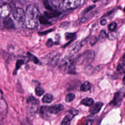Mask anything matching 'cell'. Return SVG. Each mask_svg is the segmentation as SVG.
<instances>
[{"instance_id": "13", "label": "cell", "mask_w": 125, "mask_h": 125, "mask_svg": "<svg viewBox=\"0 0 125 125\" xmlns=\"http://www.w3.org/2000/svg\"><path fill=\"white\" fill-rule=\"evenodd\" d=\"M82 46L81 42H76L71 45L68 49V52L70 55H73L78 52Z\"/></svg>"}, {"instance_id": "29", "label": "cell", "mask_w": 125, "mask_h": 125, "mask_svg": "<svg viewBox=\"0 0 125 125\" xmlns=\"http://www.w3.org/2000/svg\"><path fill=\"white\" fill-rule=\"evenodd\" d=\"M117 27V23L115 22H113L110 23L108 25V28L110 31H114Z\"/></svg>"}, {"instance_id": "42", "label": "cell", "mask_w": 125, "mask_h": 125, "mask_svg": "<svg viewBox=\"0 0 125 125\" xmlns=\"http://www.w3.org/2000/svg\"><path fill=\"white\" fill-rule=\"evenodd\" d=\"M124 11L125 12V7L124 8Z\"/></svg>"}, {"instance_id": "28", "label": "cell", "mask_w": 125, "mask_h": 125, "mask_svg": "<svg viewBox=\"0 0 125 125\" xmlns=\"http://www.w3.org/2000/svg\"><path fill=\"white\" fill-rule=\"evenodd\" d=\"M107 33L104 30H102L99 34V37H98V39L99 40H103L104 39H105L107 37Z\"/></svg>"}, {"instance_id": "8", "label": "cell", "mask_w": 125, "mask_h": 125, "mask_svg": "<svg viewBox=\"0 0 125 125\" xmlns=\"http://www.w3.org/2000/svg\"><path fill=\"white\" fill-rule=\"evenodd\" d=\"M11 8L7 4H5L0 6V17L1 18H6L10 14Z\"/></svg>"}, {"instance_id": "25", "label": "cell", "mask_w": 125, "mask_h": 125, "mask_svg": "<svg viewBox=\"0 0 125 125\" xmlns=\"http://www.w3.org/2000/svg\"><path fill=\"white\" fill-rule=\"evenodd\" d=\"M35 92L37 96H41L43 95V94L44 93V91L42 87H40V86H37L35 87Z\"/></svg>"}, {"instance_id": "30", "label": "cell", "mask_w": 125, "mask_h": 125, "mask_svg": "<svg viewBox=\"0 0 125 125\" xmlns=\"http://www.w3.org/2000/svg\"><path fill=\"white\" fill-rule=\"evenodd\" d=\"M43 3H44V5L45 8H46L47 9H48V10H50V11H52V10H53L52 7L49 4V2H48L47 0H44Z\"/></svg>"}, {"instance_id": "26", "label": "cell", "mask_w": 125, "mask_h": 125, "mask_svg": "<svg viewBox=\"0 0 125 125\" xmlns=\"http://www.w3.org/2000/svg\"><path fill=\"white\" fill-rule=\"evenodd\" d=\"M75 36H76V33L66 32L65 34V38L66 40L74 39Z\"/></svg>"}, {"instance_id": "15", "label": "cell", "mask_w": 125, "mask_h": 125, "mask_svg": "<svg viewBox=\"0 0 125 125\" xmlns=\"http://www.w3.org/2000/svg\"><path fill=\"white\" fill-rule=\"evenodd\" d=\"M91 84L88 81H85L81 86L80 90L83 92L89 91L91 88Z\"/></svg>"}, {"instance_id": "2", "label": "cell", "mask_w": 125, "mask_h": 125, "mask_svg": "<svg viewBox=\"0 0 125 125\" xmlns=\"http://www.w3.org/2000/svg\"><path fill=\"white\" fill-rule=\"evenodd\" d=\"M75 65L74 59L71 56H68L61 61L59 69L63 73L72 74L75 73Z\"/></svg>"}, {"instance_id": "34", "label": "cell", "mask_w": 125, "mask_h": 125, "mask_svg": "<svg viewBox=\"0 0 125 125\" xmlns=\"http://www.w3.org/2000/svg\"><path fill=\"white\" fill-rule=\"evenodd\" d=\"M95 7V5H91L88 7H87L85 9H84V10L83 11V13L85 14L86 13H87L88 12L90 11L91 10H92L93 8H94Z\"/></svg>"}, {"instance_id": "38", "label": "cell", "mask_w": 125, "mask_h": 125, "mask_svg": "<svg viewBox=\"0 0 125 125\" xmlns=\"http://www.w3.org/2000/svg\"><path fill=\"white\" fill-rule=\"evenodd\" d=\"M100 24L102 25H104L106 24V21L105 19H103L100 21Z\"/></svg>"}, {"instance_id": "17", "label": "cell", "mask_w": 125, "mask_h": 125, "mask_svg": "<svg viewBox=\"0 0 125 125\" xmlns=\"http://www.w3.org/2000/svg\"><path fill=\"white\" fill-rule=\"evenodd\" d=\"M53 96L52 94L47 93L43 96L42 101L43 103L49 104L52 102V101L53 100Z\"/></svg>"}, {"instance_id": "3", "label": "cell", "mask_w": 125, "mask_h": 125, "mask_svg": "<svg viewBox=\"0 0 125 125\" xmlns=\"http://www.w3.org/2000/svg\"><path fill=\"white\" fill-rule=\"evenodd\" d=\"M95 56V52L93 50H86L83 53L78 55L74 59L75 64L78 65L82 64L84 61H85L87 63H89L94 60Z\"/></svg>"}, {"instance_id": "22", "label": "cell", "mask_w": 125, "mask_h": 125, "mask_svg": "<svg viewBox=\"0 0 125 125\" xmlns=\"http://www.w3.org/2000/svg\"><path fill=\"white\" fill-rule=\"evenodd\" d=\"M117 71L120 74L125 73V64L124 63H120L117 66Z\"/></svg>"}, {"instance_id": "35", "label": "cell", "mask_w": 125, "mask_h": 125, "mask_svg": "<svg viewBox=\"0 0 125 125\" xmlns=\"http://www.w3.org/2000/svg\"><path fill=\"white\" fill-rule=\"evenodd\" d=\"M52 30H53V29H49V30L45 31H44V32H40V33H39V34H41V35H45V34H47V33H49V32H51Z\"/></svg>"}, {"instance_id": "5", "label": "cell", "mask_w": 125, "mask_h": 125, "mask_svg": "<svg viewBox=\"0 0 125 125\" xmlns=\"http://www.w3.org/2000/svg\"><path fill=\"white\" fill-rule=\"evenodd\" d=\"M125 92L123 90L115 92L114 94L113 100L109 103L110 105L112 106H120L123 100Z\"/></svg>"}, {"instance_id": "16", "label": "cell", "mask_w": 125, "mask_h": 125, "mask_svg": "<svg viewBox=\"0 0 125 125\" xmlns=\"http://www.w3.org/2000/svg\"><path fill=\"white\" fill-rule=\"evenodd\" d=\"M74 116L71 114V113L68 112V114H67L63 119L62 120V122H61V125H68L70 124V121L71 119L74 117Z\"/></svg>"}, {"instance_id": "10", "label": "cell", "mask_w": 125, "mask_h": 125, "mask_svg": "<svg viewBox=\"0 0 125 125\" xmlns=\"http://www.w3.org/2000/svg\"><path fill=\"white\" fill-rule=\"evenodd\" d=\"M63 106L62 104H57L48 107V112L51 114H56L62 111L63 109Z\"/></svg>"}, {"instance_id": "36", "label": "cell", "mask_w": 125, "mask_h": 125, "mask_svg": "<svg viewBox=\"0 0 125 125\" xmlns=\"http://www.w3.org/2000/svg\"><path fill=\"white\" fill-rule=\"evenodd\" d=\"M68 23H69L67 22H63L61 24V27H62V28H66L65 27H67L68 26Z\"/></svg>"}, {"instance_id": "23", "label": "cell", "mask_w": 125, "mask_h": 125, "mask_svg": "<svg viewBox=\"0 0 125 125\" xmlns=\"http://www.w3.org/2000/svg\"><path fill=\"white\" fill-rule=\"evenodd\" d=\"M85 71L87 75H91L93 73L94 69L93 66L90 63H87V65L85 67Z\"/></svg>"}, {"instance_id": "39", "label": "cell", "mask_w": 125, "mask_h": 125, "mask_svg": "<svg viewBox=\"0 0 125 125\" xmlns=\"http://www.w3.org/2000/svg\"><path fill=\"white\" fill-rule=\"evenodd\" d=\"M122 61H123V62H125V53L123 55V57H122Z\"/></svg>"}, {"instance_id": "4", "label": "cell", "mask_w": 125, "mask_h": 125, "mask_svg": "<svg viewBox=\"0 0 125 125\" xmlns=\"http://www.w3.org/2000/svg\"><path fill=\"white\" fill-rule=\"evenodd\" d=\"M28 104V109L30 113H33L37 111L38 106L39 104V101L33 96H30L26 100Z\"/></svg>"}, {"instance_id": "20", "label": "cell", "mask_w": 125, "mask_h": 125, "mask_svg": "<svg viewBox=\"0 0 125 125\" xmlns=\"http://www.w3.org/2000/svg\"><path fill=\"white\" fill-rule=\"evenodd\" d=\"M27 55L28 58H29V59L33 63H35V64H38L39 63V59L33 54H32V53L28 52L27 53Z\"/></svg>"}, {"instance_id": "18", "label": "cell", "mask_w": 125, "mask_h": 125, "mask_svg": "<svg viewBox=\"0 0 125 125\" xmlns=\"http://www.w3.org/2000/svg\"><path fill=\"white\" fill-rule=\"evenodd\" d=\"M94 104V100L91 98H85L81 102V104L85 106H91Z\"/></svg>"}, {"instance_id": "14", "label": "cell", "mask_w": 125, "mask_h": 125, "mask_svg": "<svg viewBox=\"0 0 125 125\" xmlns=\"http://www.w3.org/2000/svg\"><path fill=\"white\" fill-rule=\"evenodd\" d=\"M61 14L60 12L56 11H46L44 12V17L48 19H51L57 17Z\"/></svg>"}, {"instance_id": "32", "label": "cell", "mask_w": 125, "mask_h": 125, "mask_svg": "<svg viewBox=\"0 0 125 125\" xmlns=\"http://www.w3.org/2000/svg\"><path fill=\"white\" fill-rule=\"evenodd\" d=\"M53 44H54L52 40L51 39H49L47 41V42H46V45L48 47H52V46L53 45Z\"/></svg>"}, {"instance_id": "11", "label": "cell", "mask_w": 125, "mask_h": 125, "mask_svg": "<svg viewBox=\"0 0 125 125\" xmlns=\"http://www.w3.org/2000/svg\"><path fill=\"white\" fill-rule=\"evenodd\" d=\"M103 105V103L101 102H98L96 103L94 105L92 104L91 105L89 108V111L91 114H96L101 110Z\"/></svg>"}, {"instance_id": "12", "label": "cell", "mask_w": 125, "mask_h": 125, "mask_svg": "<svg viewBox=\"0 0 125 125\" xmlns=\"http://www.w3.org/2000/svg\"><path fill=\"white\" fill-rule=\"evenodd\" d=\"M3 24L4 27L8 29H14L15 27V25L13 20L8 17L4 18V20L3 21Z\"/></svg>"}, {"instance_id": "6", "label": "cell", "mask_w": 125, "mask_h": 125, "mask_svg": "<svg viewBox=\"0 0 125 125\" xmlns=\"http://www.w3.org/2000/svg\"><path fill=\"white\" fill-rule=\"evenodd\" d=\"M81 0H62V8L65 9H73L81 4Z\"/></svg>"}, {"instance_id": "31", "label": "cell", "mask_w": 125, "mask_h": 125, "mask_svg": "<svg viewBox=\"0 0 125 125\" xmlns=\"http://www.w3.org/2000/svg\"><path fill=\"white\" fill-rule=\"evenodd\" d=\"M97 40H98V39L96 37V36H93V37H92V38H91V39H90V45L91 46L94 45L96 43V42H97Z\"/></svg>"}, {"instance_id": "21", "label": "cell", "mask_w": 125, "mask_h": 125, "mask_svg": "<svg viewBox=\"0 0 125 125\" xmlns=\"http://www.w3.org/2000/svg\"><path fill=\"white\" fill-rule=\"evenodd\" d=\"M24 64V61L22 60H18L17 61L16 63V67L14 69V71L13 72V75H16L18 70L20 69L21 66Z\"/></svg>"}, {"instance_id": "24", "label": "cell", "mask_w": 125, "mask_h": 125, "mask_svg": "<svg viewBox=\"0 0 125 125\" xmlns=\"http://www.w3.org/2000/svg\"><path fill=\"white\" fill-rule=\"evenodd\" d=\"M75 95L73 93H70L66 95L65 96V100L66 103H70L72 102L75 98Z\"/></svg>"}, {"instance_id": "40", "label": "cell", "mask_w": 125, "mask_h": 125, "mask_svg": "<svg viewBox=\"0 0 125 125\" xmlns=\"http://www.w3.org/2000/svg\"><path fill=\"white\" fill-rule=\"evenodd\" d=\"M123 83L125 85V75L124 76L123 79Z\"/></svg>"}, {"instance_id": "19", "label": "cell", "mask_w": 125, "mask_h": 125, "mask_svg": "<svg viewBox=\"0 0 125 125\" xmlns=\"http://www.w3.org/2000/svg\"><path fill=\"white\" fill-rule=\"evenodd\" d=\"M50 2L54 7L56 8H62V0H50Z\"/></svg>"}, {"instance_id": "7", "label": "cell", "mask_w": 125, "mask_h": 125, "mask_svg": "<svg viewBox=\"0 0 125 125\" xmlns=\"http://www.w3.org/2000/svg\"><path fill=\"white\" fill-rule=\"evenodd\" d=\"M13 16L15 20L18 22H23L25 21V13L21 8H17L13 12Z\"/></svg>"}, {"instance_id": "33", "label": "cell", "mask_w": 125, "mask_h": 125, "mask_svg": "<svg viewBox=\"0 0 125 125\" xmlns=\"http://www.w3.org/2000/svg\"><path fill=\"white\" fill-rule=\"evenodd\" d=\"M107 38H108L109 40H113L115 39V34L114 33H113L112 32L111 33H108L107 35Z\"/></svg>"}, {"instance_id": "37", "label": "cell", "mask_w": 125, "mask_h": 125, "mask_svg": "<svg viewBox=\"0 0 125 125\" xmlns=\"http://www.w3.org/2000/svg\"><path fill=\"white\" fill-rule=\"evenodd\" d=\"M93 123V120H91V119H89V120L86 121L84 124H85L86 125H92Z\"/></svg>"}, {"instance_id": "27", "label": "cell", "mask_w": 125, "mask_h": 125, "mask_svg": "<svg viewBox=\"0 0 125 125\" xmlns=\"http://www.w3.org/2000/svg\"><path fill=\"white\" fill-rule=\"evenodd\" d=\"M39 20L41 23L43 24H50V22L46 19V18H45L44 16H41L39 18Z\"/></svg>"}, {"instance_id": "9", "label": "cell", "mask_w": 125, "mask_h": 125, "mask_svg": "<svg viewBox=\"0 0 125 125\" xmlns=\"http://www.w3.org/2000/svg\"><path fill=\"white\" fill-rule=\"evenodd\" d=\"M48 64L52 66H55L58 63L60 58V54L57 53L54 54V52L48 54Z\"/></svg>"}, {"instance_id": "41", "label": "cell", "mask_w": 125, "mask_h": 125, "mask_svg": "<svg viewBox=\"0 0 125 125\" xmlns=\"http://www.w3.org/2000/svg\"><path fill=\"white\" fill-rule=\"evenodd\" d=\"M2 124V118L0 116V125Z\"/></svg>"}, {"instance_id": "1", "label": "cell", "mask_w": 125, "mask_h": 125, "mask_svg": "<svg viewBox=\"0 0 125 125\" xmlns=\"http://www.w3.org/2000/svg\"><path fill=\"white\" fill-rule=\"evenodd\" d=\"M39 11L33 5H29L26 10L25 23L26 27L29 29H34L38 25Z\"/></svg>"}]
</instances>
